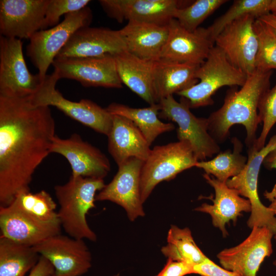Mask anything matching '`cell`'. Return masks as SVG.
I'll return each mask as SVG.
<instances>
[{"label":"cell","mask_w":276,"mask_h":276,"mask_svg":"<svg viewBox=\"0 0 276 276\" xmlns=\"http://www.w3.org/2000/svg\"><path fill=\"white\" fill-rule=\"evenodd\" d=\"M169 33L158 60L201 65L207 58L215 41L208 28L194 31L183 28L175 18L169 24Z\"/></svg>","instance_id":"cell-15"},{"label":"cell","mask_w":276,"mask_h":276,"mask_svg":"<svg viewBox=\"0 0 276 276\" xmlns=\"http://www.w3.org/2000/svg\"><path fill=\"white\" fill-rule=\"evenodd\" d=\"M168 259L194 266L207 257L195 242L190 229L172 225L167 236V244L161 249Z\"/></svg>","instance_id":"cell-31"},{"label":"cell","mask_w":276,"mask_h":276,"mask_svg":"<svg viewBox=\"0 0 276 276\" xmlns=\"http://www.w3.org/2000/svg\"><path fill=\"white\" fill-rule=\"evenodd\" d=\"M194 274L201 276H241L234 271L220 267L206 257L201 263L193 267Z\"/></svg>","instance_id":"cell-37"},{"label":"cell","mask_w":276,"mask_h":276,"mask_svg":"<svg viewBox=\"0 0 276 276\" xmlns=\"http://www.w3.org/2000/svg\"><path fill=\"white\" fill-rule=\"evenodd\" d=\"M144 162L130 158L118 166L112 180L96 195V201H110L120 205L126 211L130 221L144 216L140 190Z\"/></svg>","instance_id":"cell-16"},{"label":"cell","mask_w":276,"mask_h":276,"mask_svg":"<svg viewBox=\"0 0 276 276\" xmlns=\"http://www.w3.org/2000/svg\"><path fill=\"white\" fill-rule=\"evenodd\" d=\"M125 51L120 30L88 26L76 31L55 59L114 56Z\"/></svg>","instance_id":"cell-19"},{"label":"cell","mask_w":276,"mask_h":276,"mask_svg":"<svg viewBox=\"0 0 276 276\" xmlns=\"http://www.w3.org/2000/svg\"><path fill=\"white\" fill-rule=\"evenodd\" d=\"M40 255L34 247L0 237V276H25L36 265Z\"/></svg>","instance_id":"cell-29"},{"label":"cell","mask_w":276,"mask_h":276,"mask_svg":"<svg viewBox=\"0 0 276 276\" xmlns=\"http://www.w3.org/2000/svg\"><path fill=\"white\" fill-rule=\"evenodd\" d=\"M254 27L258 40L256 69H276V31L258 19L255 20Z\"/></svg>","instance_id":"cell-34"},{"label":"cell","mask_w":276,"mask_h":276,"mask_svg":"<svg viewBox=\"0 0 276 276\" xmlns=\"http://www.w3.org/2000/svg\"><path fill=\"white\" fill-rule=\"evenodd\" d=\"M126 51L141 59L156 61L166 43L169 33L168 26H158L128 20L119 30Z\"/></svg>","instance_id":"cell-23"},{"label":"cell","mask_w":276,"mask_h":276,"mask_svg":"<svg viewBox=\"0 0 276 276\" xmlns=\"http://www.w3.org/2000/svg\"><path fill=\"white\" fill-rule=\"evenodd\" d=\"M271 75L272 71L256 69L247 76L240 89L232 87L227 91L222 106L208 118L209 132L217 143L226 140L232 126L241 124L246 129L247 147L254 146L256 131L261 123L259 106L270 88Z\"/></svg>","instance_id":"cell-2"},{"label":"cell","mask_w":276,"mask_h":276,"mask_svg":"<svg viewBox=\"0 0 276 276\" xmlns=\"http://www.w3.org/2000/svg\"><path fill=\"white\" fill-rule=\"evenodd\" d=\"M49 276H54L53 274H52V275H50Z\"/></svg>","instance_id":"cell-47"},{"label":"cell","mask_w":276,"mask_h":276,"mask_svg":"<svg viewBox=\"0 0 276 276\" xmlns=\"http://www.w3.org/2000/svg\"><path fill=\"white\" fill-rule=\"evenodd\" d=\"M113 276H120V274L119 273L118 274H116L114 275H113Z\"/></svg>","instance_id":"cell-45"},{"label":"cell","mask_w":276,"mask_h":276,"mask_svg":"<svg viewBox=\"0 0 276 276\" xmlns=\"http://www.w3.org/2000/svg\"><path fill=\"white\" fill-rule=\"evenodd\" d=\"M108 150L118 166L130 158L145 161L151 150L140 130L129 119L112 114V125L107 135Z\"/></svg>","instance_id":"cell-22"},{"label":"cell","mask_w":276,"mask_h":276,"mask_svg":"<svg viewBox=\"0 0 276 276\" xmlns=\"http://www.w3.org/2000/svg\"><path fill=\"white\" fill-rule=\"evenodd\" d=\"M90 2L89 0H50L41 30L55 27L59 23L62 15L79 11L87 7Z\"/></svg>","instance_id":"cell-36"},{"label":"cell","mask_w":276,"mask_h":276,"mask_svg":"<svg viewBox=\"0 0 276 276\" xmlns=\"http://www.w3.org/2000/svg\"><path fill=\"white\" fill-rule=\"evenodd\" d=\"M193 266L168 259L161 271L155 276H185L194 274Z\"/></svg>","instance_id":"cell-38"},{"label":"cell","mask_w":276,"mask_h":276,"mask_svg":"<svg viewBox=\"0 0 276 276\" xmlns=\"http://www.w3.org/2000/svg\"><path fill=\"white\" fill-rule=\"evenodd\" d=\"M59 79L54 71L47 75L37 91L28 99L35 106H54L72 119L107 136L112 125V114L90 100L76 102L64 98L56 88Z\"/></svg>","instance_id":"cell-5"},{"label":"cell","mask_w":276,"mask_h":276,"mask_svg":"<svg viewBox=\"0 0 276 276\" xmlns=\"http://www.w3.org/2000/svg\"><path fill=\"white\" fill-rule=\"evenodd\" d=\"M256 19L246 15L226 26L215 37L216 46L235 67L248 76L256 70L258 40L254 24Z\"/></svg>","instance_id":"cell-11"},{"label":"cell","mask_w":276,"mask_h":276,"mask_svg":"<svg viewBox=\"0 0 276 276\" xmlns=\"http://www.w3.org/2000/svg\"><path fill=\"white\" fill-rule=\"evenodd\" d=\"M258 114L263 127L254 146L260 150L265 146L268 133L276 123V84L263 96L259 106Z\"/></svg>","instance_id":"cell-35"},{"label":"cell","mask_w":276,"mask_h":276,"mask_svg":"<svg viewBox=\"0 0 276 276\" xmlns=\"http://www.w3.org/2000/svg\"><path fill=\"white\" fill-rule=\"evenodd\" d=\"M258 19L276 31V15L269 13Z\"/></svg>","instance_id":"cell-42"},{"label":"cell","mask_w":276,"mask_h":276,"mask_svg":"<svg viewBox=\"0 0 276 276\" xmlns=\"http://www.w3.org/2000/svg\"><path fill=\"white\" fill-rule=\"evenodd\" d=\"M55 122L49 106L0 96V206L30 191L33 174L50 153Z\"/></svg>","instance_id":"cell-1"},{"label":"cell","mask_w":276,"mask_h":276,"mask_svg":"<svg viewBox=\"0 0 276 276\" xmlns=\"http://www.w3.org/2000/svg\"><path fill=\"white\" fill-rule=\"evenodd\" d=\"M106 108L111 114L121 116L131 120L142 132L150 146L158 135L175 128L173 123H164L159 120V103L139 108L112 103Z\"/></svg>","instance_id":"cell-27"},{"label":"cell","mask_w":276,"mask_h":276,"mask_svg":"<svg viewBox=\"0 0 276 276\" xmlns=\"http://www.w3.org/2000/svg\"><path fill=\"white\" fill-rule=\"evenodd\" d=\"M60 222L36 221L0 206L1 236L18 243L35 246L47 238L60 234Z\"/></svg>","instance_id":"cell-24"},{"label":"cell","mask_w":276,"mask_h":276,"mask_svg":"<svg viewBox=\"0 0 276 276\" xmlns=\"http://www.w3.org/2000/svg\"><path fill=\"white\" fill-rule=\"evenodd\" d=\"M270 12V13L276 15V0H271Z\"/></svg>","instance_id":"cell-43"},{"label":"cell","mask_w":276,"mask_h":276,"mask_svg":"<svg viewBox=\"0 0 276 276\" xmlns=\"http://www.w3.org/2000/svg\"><path fill=\"white\" fill-rule=\"evenodd\" d=\"M273 264H274V265L276 267V260H275L273 262Z\"/></svg>","instance_id":"cell-44"},{"label":"cell","mask_w":276,"mask_h":276,"mask_svg":"<svg viewBox=\"0 0 276 276\" xmlns=\"http://www.w3.org/2000/svg\"><path fill=\"white\" fill-rule=\"evenodd\" d=\"M52 65L60 79L74 80L85 87H123L112 55L55 59Z\"/></svg>","instance_id":"cell-13"},{"label":"cell","mask_w":276,"mask_h":276,"mask_svg":"<svg viewBox=\"0 0 276 276\" xmlns=\"http://www.w3.org/2000/svg\"><path fill=\"white\" fill-rule=\"evenodd\" d=\"M206 182L214 188V198H210L212 204L202 203L195 209L196 211L209 214L213 225L218 228L224 237L228 235L225 225L230 221L236 222L243 212H250V201L242 197L236 190L228 187L213 176L204 173L203 175Z\"/></svg>","instance_id":"cell-21"},{"label":"cell","mask_w":276,"mask_h":276,"mask_svg":"<svg viewBox=\"0 0 276 276\" xmlns=\"http://www.w3.org/2000/svg\"><path fill=\"white\" fill-rule=\"evenodd\" d=\"M92 19V11L87 6L65 14L57 25L40 30L32 36L26 47V55L41 77L46 76L49 66L74 33L80 28L89 26Z\"/></svg>","instance_id":"cell-7"},{"label":"cell","mask_w":276,"mask_h":276,"mask_svg":"<svg viewBox=\"0 0 276 276\" xmlns=\"http://www.w3.org/2000/svg\"><path fill=\"white\" fill-rule=\"evenodd\" d=\"M198 82L177 94L185 98L190 108L212 105V96L223 86H242L247 76L233 66L223 52L216 46L196 73Z\"/></svg>","instance_id":"cell-4"},{"label":"cell","mask_w":276,"mask_h":276,"mask_svg":"<svg viewBox=\"0 0 276 276\" xmlns=\"http://www.w3.org/2000/svg\"><path fill=\"white\" fill-rule=\"evenodd\" d=\"M50 153L59 154L67 159L71 167L72 176L103 179L110 170L107 157L77 133L67 139L55 135Z\"/></svg>","instance_id":"cell-17"},{"label":"cell","mask_w":276,"mask_h":276,"mask_svg":"<svg viewBox=\"0 0 276 276\" xmlns=\"http://www.w3.org/2000/svg\"><path fill=\"white\" fill-rule=\"evenodd\" d=\"M54 268V276H81L91 266V255L84 240L61 234L34 246Z\"/></svg>","instance_id":"cell-12"},{"label":"cell","mask_w":276,"mask_h":276,"mask_svg":"<svg viewBox=\"0 0 276 276\" xmlns=\"http://www.w3.org/2000/svg\"><path fill=\"white\" fill-rule=\"evenodd\" d=\"M200 65L160 60L154 62L153 85L157 103L165 98L187 89L198 82L196 73Z\"/></svg>","instance_id":"cell-26"},{"label":"cell","mask_w":276,"mask_h":276,"mask_svg":"<svg viewBox=\"0 0 276 276\" xmlns=\"http://www.w3.org/2000/svg\"><path fill=\"white\" fill-rule=\"evenodd\" d=\"M6 206L36 221L47 223L60 222L56 211L57 204L51 195L43 190L35 193L30 191H21Z\"/></svg>","instance_id":"cell-28"},{"label":"cell","mask_w":276,"mask_h":276,"mask_svg":"<svg viewBox=\"0 0 276 276\" xmlns=\"http://www.w3.org/2000/svg\"><path fill=\"white\" fill-rule=\"evenodd\" d=\"M263 195L264 197L270 202V204L268 207L276 215V183L270 191L266 190Z\"/></svg>","instance_id":"cell-40"},{"label":"cell","mask_w":276,"mask_h":276,"mask_svg":"<svg viewBox=\"0 0 276 276\" xmlns=\"http://www.w3.org/2000/svg\"><path fill=\"white\" fill-rule=\"evenodd\" d=\"M44 78L29 71L21 39L0 35V96L29 98Z\"/></svg>","instance_id":"cell-10"},{"label":"cell","mask_w":276,"mask_h":276,"mask_svg":"<svg viewBox=\"0 0 276 276\" xmlns=\"http://www.w3.org/2000/svg\"><path fill=\"white\" fill-rule=\"evenodd\" d=\"M274 239H275V242H276V235H274Z\"/></svg>","instance_id":"cell-46"},{"label":"cell","mask_w":276,"mask_h":276,"mask_svg":"<svg viewBox=\"0 0 276 276\" xmlns=\"http://www.w3.org/2000/svg\"><path fill=\"white\" fill-rule=\"evenodd\" d=\"M276 148V134L271 137L265 146L260 150L254 146L248 148L246 164L238 175L229 179L227 186L237 191L240 196L246 197L251 204L250 215L247 226L266 227L276 235V217L268 207L261 201L258 190V176L261 165L266 156Z\"/></svg>","instance_id":"cell-9"},{"label":"cell","mask_w":276,"mask_h":276,"mask_svg":"<svg viewBox=\"0 0 276 276\" xmlns=\"http://www.w3.org/2000/svg\"><path fill=\"white\" fill-rule=\"evenodd\" d=\"M231 142L233 151L227 149L220 152L210 160L198 161L195 167L203 169L205 174L213 175L222 182L226 183L229 179L238 175L245 167L247 157L241 154L243 145L238 138H232Z\"/></svg>","instance_id":"cell-30"},{"label":"cell","mask_w":276,"mask_h":276,"mask_svg":"<svg viewBox=\"0 0 276 276\" xmlns=\"http://www.w3.org/2000/svg\"><path fill=\"white\" fill-rule=\"evenodd\" d=\"M198 162L188 142L178 141L155 146L144 162L141 170L140 190L143 203L157 184L174 178L180 172L195 167Z\"/></svg>","instance_id":"cell-6"},{"label":"cell","mask_w":276,"mask_h":276,"mask_svg":"<svg viewBox=\"0 0 276 276\" xmlns=\"http://www.w3.org/2000/svg\"><path fill=\"white\" fill-rule=\"evenodd\" d=\"M271 0H235L223 15L208 28L215 41V37L228 25L246 15L256 19L270 13Z\"/></svg>","instance_id":"cell-32"},{"label":"cell","mask_w":276,"mask_h":276,"mask_svg":"<svg viewBox=\"0 0 276 276\" xmlns=\"http://www.w3.org/2000/svg\"><path fill=\"white\" fill-rule=\"evenodd\" d=\"M105 185L103 179L71 176L66 183L54 187L59 205L58 218L68 236L94 242L97 240L96 234L87 223L86 215L95 207L97 192Z\"/></svg>","instance_id":"cell-3"},{"label":"cell","mask_w":276,"mask_h":276,"mask_svg":"<svg viewBox=\"0 0 276 276\" xmlns=\"http://www.w3.org/2000/svg\"><path fill=\"white\" fill-rule=\"evenodd\" d=\"M274 236L266 227L254 226L249 235L238 245L219 252L217 258L223 268L241 276H257L264 259L272 253Z\"/></svg>","instance_id":"cell-14"},{"label":"cell","mask_w":276,"mask_h":276,"mask_svg":"<svg viewBox=\"0 0 276 276\" xmlns=\"http://www.w3.org/2000/svg\"><path fill=\"white\" fill-rule=\"evenodd\" d=\"M54 272V268L51 263L44 257L40 256L38 262L28 276H49L53 274Z\"/></svg>","instance_id":"cell-39"},{"label":"cell","mask_w":276,"mask_h":276,"mask_svg":"<svg viewBox=\"0 0 276 276\" xmlns=\"http://www.w3.org/2000/svg\"><path fill=\"white\" fill-rule=\"evenodd\" d=\"M181 1L176 0H103L101 6L110 18L168 26Z\"/></svg>","instance_id":"cell-20"},{"label":"cell","mask_w":276,"mask_h":276,"mask_svg":"<svg viewBox=\"0 0 276 276\" xmlns=\"http://www.w3.org/2000/svg\"><path fill=\"white\" fill-rule=\"evenodd\" d=\"M159 118L175 122L178 125V141L189 142L199 161H203L220 152L217 141L209 132V121L194 116L190 111L187 100L181 97L177 102L173 95L162 99L158 103Z\"/></svg>","instance_id":"cell-8"},{"label":"cell","mask_w":276,"mask_h":276,"mask_svg":"<svg viewBox=\"0 0 276 276\" xmlns=\"http://www.w3.org/2000/svg\"><path fill=\"white\" fill-rule=\"evenodd\" d=\"M50 0H1V35L30 39L42 29Z\"/></svg>","instance_id":"cell-18"},{"label":"cell","mask_w":276,"mask_h":276,"mask_svg":"<svg viewBox=\"0 0 276 276\" xmlns=\"http://www.w3.org/2000/svg\"><path fill=\"white\" fill-rule=\"evenodd\" d=\"M114 57L122 83L150 105L157 103L153 85L155 61L141 59L127 51Z\"/></svg>","instance_id":"cell-25"},{"label":"cell","mask_w":276,"mask_h":276,"mask_svg":"<svg viewBox=\"0 0 276 276\" xmlns=\"http://www.w3.org/2000/svg\"><path fill=\"white\" fill-rule=\"evenodd\" d=\"M227 0H197L190 5L178 8L174 18L185 29L194 31Z\"/></svg>","instance_id":"cell-33"},{"label":"cell","mask_w":276,"mask_h":276,"mask_svg":"<svg viewBox=\"0 0 276 276\" xmlns=\"http://www.w3.org/2000/svg\"><path fill=\"white\" fill-rule=\"evenodd\" d=\"M263 166L269 170H276V148L271 151L263 162Z\"/></svg>","instance_id":"cell-41"}]
</instances>
